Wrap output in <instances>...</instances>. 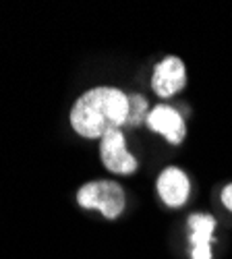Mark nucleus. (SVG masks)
Here are the masks:
<instances>
[{
  "label": "nucleus",
  "instance_id": "nucleus-1",
  "mask_svg": "<svg viewBox=\"0 0 232 259\" xmlns=\"http://www.w3.org/2000/svg\"><path fill=\"white\" fill-rule=\"evenodd\" d=\"M129 96L114 88H96L83 94L71 110L73 128L87 139H102L126 122Z\"/></svg>",
  "mask_w": 232,
  "mask_h": 259
},
{
  "label": "nucleus",
  "instance_id": "nucleus-2",
  "mask_svg": "<svg viewBox=\"0 0 232 259\" xmlns=\"http://www.w3.org/2000/svg\"><path fill=\"white\" fill-rule=\"evenodd\" d=\"M77 201L81 207L100 209L106 218H118L124 209V193L114 181H94L83 185L77 193Z\"/></svg>",
  "mask_w": 232,
  "mask_h": 259
},
{
  "label": "nucleus",
  "instance_id": "nucleus-3",
  "mask_svg": "<svg viewBox=\"0 0 232 259\" xmlns=\"http://www.w3.org/2000/svg\"><path fill=\"white\" fill-rule=\"evenodd\" d=\"M100 152H102L104 166H106L110 172H116V175H131V172L137 170V160L126 152L124 135L118 131V128L108 131L102 137Z\"/></svg>",
  "mask_w": 232,
  "mask_h": 259
},
{
  "label": "nucleus",
  "instance_id": "nucleus-4",
  "mask_svg": "<svg viewBox=\"0 0 232 259\" xmlns=\"http://www.w3.org/2000/svg\"><path fill=\"white\" fill-rule=\"evenodd\" d=\"M184 81H187V73L182 60L176 56H168L162 62H158L152 77V88L160 98H170L184 88Z\"/></svg>",
  "mask_w": 232,
  "mask_h": 259
},
{
  "label": "nucleus",
  "instance_id": "nucleus-5",
  "mask_svg": "<svg viewBox=\"0 0 232 259\" xmlns=\"http://www.w3.org/2000/svg\"><path fill=\"white\" fill-rule=\"evenodd\" d=\"M147 126L152 131L164 135L170 143L178 145L184 139V122L182 116L170 106H156L147 116Z\"/></svg>",
  "mask_w": 232,
  "mask_h": 259
},
{
  "label": "nucleus",
  "instance_id": "nucleus-6",
  "mask_svg": "<svg viewBox=\"0 0 232 259\" xmlns=\"http://www.w3.org/2000/svg\"><path fill=\"white\" fill-rule=\"evenodd\" d=\"M158 193L166 205L178 207L189 197V179L178 168H166L158 179Z\"/></svg>",
  "mask_w": 232,
  "mask_h": 259
},
{
  "label": "nucleus",
  "instance_id": "nucleus-7",
  "mask_svg": "<svg viewBox=\"0 0 232 259\" xmlns=\"http://www.w3.org/2000/svg\"><path fill=\"white\" fill-rule=\"evenodd\" d=\"M191 226V245H193V259H212V234L216 228V220L207 213H195L189 218Z\"/></svg>",
  "mask_w": 232,
  "mask_h": 259
},
{
  "label": "nucleus",
  "instance_id": "nucleus-8",
  "mask_svg": "<svg viewBox=\"0 0 232 259\" xmlns=\"http://www.w3.org/2000/svg\"><path fill=\"white\" fill-rule=\"evenodd\" d=\"M147 102L143 96H129V112H126V122L124 124H141V122H147Z\"/></svg>",
  "mask_w": 232,
  "mask_h": 259
},
{
  "label": "nucleus",
  "instance_id": "nucleus-9",
  "mask_svg": "<svg viewBox=\"0 0 232 259\" xmlns=\"http://www.w3.org/2000/svg\"><path fill=\"white\" fill-rule=\"evenodd\" d=\"M222 203L232 211V185H228V187L222 191Z\"/></svg>",
  "mask_w": 232,
  "mask_h": 259
}]
</instances>
